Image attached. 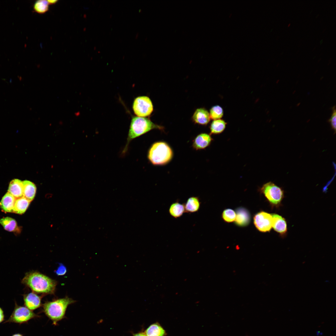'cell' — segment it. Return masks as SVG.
Segmentation results:
<instances>
[{
  "label": "cell",
  "mask_w": 336,
  "mask_h": 336,
  "mask_svg": "<svg viewBox=\"0 0 336 336\" xmlns=\"http://www.w3.org/2000/svg\"><path fill=\"white\" fill-rule=\"evenodd\" d=\"M212 140V139L209 134L201 133L195 139L193 146L196 150L203 149L208 146Z\"/></svg>",
  "instance_id": "obj_14"
},
{
  "label": "cell",
  "mask_w": 336,
  "mask_h": 336,
  "mask_svg": "<svg viewBox=\"0 0 336 336\" xmlns=\"http://www.w3.org/2000/svg\"><path fill=\"white\" fill-rule=\"evenodd\" d=\"M330 123L331 128L336 132V112L335 106L332 108V113L330 118L328 120Z\"/></svg>",
  "instance_id": "obj_26"
},
{
  "label": "cell",
  "mask_w": 336,
  "mask_h": 336,
  "mask_svg": "<svg viewBox=\"0 0 336 336\" xmlns=\"http://www.w3.org/2000/svg\"><path fill=\"white\" fill-rule=\"evenodd\" d=\"M192 119L195 123L203 125L207 124L211 119L208 111L203 108H198L196 110Z\"/></svg>",
  "instance_id": "obj_12"
},
{
  "label": "cell",
  "mask_w": 336,
  "mask_h": 336,
  "mask_svg": "<svg viewBox=\"0 0 336 336\" xmlns=\"http://www.w3.org/2000/svg\"><path fill=\"white\" fill-rule=\"evenodd\" d=\"M24 305L30 310H35L41 306V297L33 292L24 295Z\"/></svg>",
  "instance_id": "obj_10"
},
{
  "label": "cell",
  "mask_w": 336,
  "mask_h": 336,
  "mask_svg": "<svg viewBox=\"0 0 336 336\" xmlns=\"http://www.w3.org/2000/svg\"><path fill=\"white\" fill-rule=\"evenodd\" d=\"M272 227L282 236L285 235L287 232V226L285 219L277 214H272Z\"/></svg>",
  "instance_id": "obj_9"
},
{
  "label": "cell",
  "mask_w": 336,
  "mask_h": 336,
  "mask_svg": "<svg viewBox=\"0 0 336 336\" xmlns=\"http://www.w3.org/2000/svg\"><path fill=\"white\" fill-rule=\"evenodd\" d=\"M269 203L273 206L279 207L284 197V192L281 188L269 182L264 184L261 189Z\"/></svg>",
  "instance_id": "obj_5"
},
{
  "label": "cell",
  "mask_w": 336,
  "mask_h": 336,
  "mask_svg": "<svg viewBox=\"0 0 336 336\" xmlns=\"http://www.w3.org/2000/svg\"><path fill=\"white\" fill-rule=\"evenodd\" d=\"M22 283L35 293L53 294L55 291L57 282L37 271L26 273Z\"/></svg>",
  "instance_id": "obj_1"
},
{
  "label": "cell",
  "mask_w": 336,
  "mask_h": 336,
  "mask_svg": "<svg viewBox=\"0 0 336 336\" xmlns=\"http://www.w3.org/2000/svg\"><path fill=\"white\" fill-rule=\"evenodd\" d=\"M172 151L166 143L158 142L153 143L148 153V158L154 165H162L169 162L172 157Z\"/></svg>",
  "instance_id": "obj_4"
},
{
  "label": "cell",
  "mask_w": 336,
  "mask_h": 336,
  "mask_svg": "<svg viewBox=\"0 0 336 336\" xmlns=\"http://www.w3.org/2000/svg\"><path fill=\"white\" fill-rule=\"evenodd\" d=\"M57 0H48L47 1L49 4H53L57 2Z\"/></svg>",
  "instance_id": "obj_30"
},
{
  "label": "cell",
  "mask_w": 336,
  "mask_h": 336,
  "mask_svg": "<svg viewBox=\"0 0 336 336\" xmlns=\"http://www.w3.org/2000/svg\"><path fill=\"white\" fill-rule=\"evenodd\" d=\"M222 217L225 221L228 222H231L235 221L236 213L233 210L227 209L223 211Z\"/></svg>",
  "instance_id": "obj_25"
},
{
  "label": "cell",
  "mask_w": 336,
  "mask_h": 336,
  "mask_svg": "<svg viewBox=\"0 0 336 336\" xmlns=\"http://www.w3.org/2000/svg\"><path fill=\"white\" fill-rule=\"evenodd\" d=\"M23 182V197L30 202L34 198L36 190L35 185L32 182L28 180H24Z\"/></svg>",
  "instance_id": "obj_16"
},
{
  "label": "cell",
  "mask_w": 336,
  "mask_h": 336,
  "mask_svg": "<svg viewBox=\"0 0 336 336\" xmlns=\"http://www.w3.org/2000/svg\"><path fill=\"white\" fill-rule=\"evenodd\" d=\"M16 198L9 192L6 193L0 202V207L5 212H13Z\"/></svg>",
  "instance_id": "obj_15"
},
{
  "label": "cell",
  "mask_w": 336,
  "mask_h": 336,
  "mask_svg": "<svg viewBox=\"0 0 336 336\" xmlns=\"http://www.w3.org/2000/svg\"><path fill=\"white\" fill-rule=\"evenodd\" d=\"M209 114L210 118L214 120L220 119L223 116V111L220 106L216 105L211 109Z\"/></svg>",
  "instance_id": "obj_24"
},
{
  "label": "cell",
  "mask_w": 336,
  "mask_h": 336,
  "mask_svg": "<svg viewBox=\"0 0 336 336\" xmlns=\"http://www.w3.org/2000/svg\"><path fill=\"white\" fill-rule=\"evenodd\" d=\"M4 320V315L2 309L0 307V323Z\"/></svg>",
  "instance_id": "obj_28"
},
{
  "label": "cell",
  "mask_w": 336,
  "mask_h": 336,
  "mask_svg": "<svg viewBox=\"0 0 336 336\" xmlns=\"http://www.w3.org/2000/svg\"><path fill=\"white\" fill-rule=\"evenodd\" d=\"M226 124V123L222 119L214 120L210 126L211 133L217 134L221 133L224 130Z\"/></svg>",
  "instance_id": "obj_22"
},
{
  "label": "cell",
  "mask_w": 336,
  "mask_h": 336,
  "mask_svg": "<svg viewBox=\"0 0 336 336\" xmlns=\"http://www.w3.org/2000/svg\"><path fill=\"white\" fill-rule=\"evenodd\" d=\"M49 4L47 1L40 0L36 1L34 5L35 11L39 13H43L47 11Z\"/></svg>",
  "instance_id": "obj_23"
},
{
  "label": "cell",
  "mask_w": 336,
  "mask_h": 336,
  "mask_svg": "<svg viewBox=\"0 0 336 336\" xmlns=\"http://www.w3.org/2000/svg\"><path fill=\"white\" fill-rule=\"evenodd\" d=\"M12 336H23L22 335L20 334H13Z\"/></svg>",
  "instance_id": "obj_31"
},
{
  "label": "cell",
  "mask_w": 336,
  "mask_h": 336,
  "mask_svg": "<svg viewBox=\"0 0 336 336\" xmlns=\"http://www.w3.org/2000/svg\"><path fill=\"white\" fill-rule=\"evenodd\" d=\"M184 204L186 212L194 213L199 210L200 202L198 197L192 196L189 198Z\"/></svg>",
  "instance_id": "obj_17"
},
{
  "label": "cell",
  "mask_w": 336,
  "mask_h": 336,
  "mask_svg": "<svg viewBox=\"0 0 336 336\" xmlns=\"http://www.w3.org/2000/svg\"><path fill=\"white\" fill-rule=\"evenodd\" d=\"M30 201L24 197L16 198L13 212L18 214L24 213L28 208Z\"/></svg>",
  "instance_id": "obj_18"
},
{
  "label": "cell",
  "mask_w": 336,
  "mask_h": 336,
  "mask_svg": "<svg viewBox=\"0 0 336 336\" xmlns=\"http://www.w3.org/2000/svg\"><path fill=\"white\" fill-rule=\"evenodd\" d=\"M133 109L137 116L146 117L150 115L152 112L153 105L149 97L145 96H139L134 100Z\"/></svg>",
  "instance_id": "obj_7"
},
{
  "label": "cell",
  "mask_w": 336,
  "mask_h": 336,
  "mask_svg": "<svg viewBox=\"0 0 336 336\" xmlns=\"http://www.w3.org/2000/svg\"><path fill=\"white\" fill-rule=\"evenodd\" d=\"M290 25H291V24H290V23L288 25V27Z\"/></svg>",
  "instance_id": "obj_33"
},
{
  "label": "cell",
  "mask_w": 336,
  "mask_h": 336,
  "mask_svg": "<svg viewBox=\"0 0 336 336\" xmlns=\"http://www.w3.org/2000/svg\"><path fill=\"white\" fill-rule=\"evenodd\" d=\"M169 211L173 217L175 218L180 217L185 212L184 204L178 201L174 202L170 206Z\"/></svg>",
  "instance_id": "obj_19"
},
{
  "label": "cell",
  "mask_w": 336,
  "mask_h": 336,
  "mask_svg": "<svg viewBox=\"0 0 336 336\" xmlns=\"http://www.w3.org/2000/svg\"><path fill=\"white\" fill-rule=\"evenodd\" d=\"M25 306H19L15 304L13 311L8 320L4 323H15L19 324L27 322L30 319L38 317Z\"/></svg>",
  "instance_id": "obj_6"
},
{
  "label": "cell",
  "mask_w": 336,
  "mask_h": 336,
  "mask_svg": "<svg viewBox=\"0 0 336 336\" xmlns=\"http://www.w3.org/2000/svg\"><path fill=\"white\" fill-rule=\"evenodd\" d=\"M80 112H77L75 113V115H76L77 116H79L80 115Z\"/></svg>",
  "instance_id": "obj_32"
},
{
  "label": "cell",
  "mask_w": 336,
  "mask_h": 336,
  "mask_svg": "<svg viewBox=\"0 0 336 336\" xmlns=\"http://www.w3.org/2000/svg\"><path fill=\"white\" fill-rule=\"evenodd\" d=\"M67 271V268L63 264H60L55 273L58 276H63L65 275Z\"/></svg>",
  "instance_id": "obj_27"
},
{
  "label": "cell",
  "mask_w": 336,
  "mask_h": 336,
  "mask_svg": "<svg viewBox=\"0 0 336 336\" xmlns=\"http://www.w3.org/2000/svg\"><path fill=\"white\" fill-rule=\"evenodd\" d=\"M8 191L16 198L23 197V182L17 179L12 180L9 184Z\"/></svg>",
  "instance_id": "obj_13"
},
{
  "label": "cell",
  "mask_w": 336,
  "mask_h": 336,
  "mask_svg": "<svg viewBox=\"0 0 336 336\" xmlns=\"http://www.w3.org/2000/svg\"><path fill=\"white\" fill-rule=\"evenodd\" d=\"M272 214L261 211L256 214L254 218V224L259 231H269L272 228Z\"/></svg>",
  "instance_id": "obj_8"
},
{
  "label": "cell",
  "mask_w": 336,
  "mask_h": 336,
  "mask_svg": "<svg viewBox=\"0 0 336 336\" xmlns=\"http://www.w3.org/2000/svg\"><path fill=\"white\" fill-rule=\"evenodd\" d=\"M235 223L240 226H245L247 225L250 220V216L249 212L244 208L240 207L237 208L236 211Z\"/></svg>",
  "instance_id": "obj_11"
},
{
  "label": "cell",
  "mask_w": 336,
  "mask_h": 336,
  "mask_svg": "<svg viewBox=\"0 0 336 336\" xmlns=\"http://www.w3.org/2000/svg\"><path fill=\"white\" fill-rule=\"evenodd\" d=\"M163 128L155 124L149 118L137 116H132L128 132L127 142L122 151L125 154L127 152L129 144L133 139L148 132L154 129L161 130Z\"/></svg>",
  "instance_id": "obj_2"
},
{
  "label": "cell",
  "mask_w": 336,
  "mask_h": 336,
  "mask_svg": "<svg viewBox=\"0 0 336 336\" xmlns=\"http://www.w3.org/2000/svg\"><path fill=\"white\" fill-rule=\"evenodd\" d=\"M144 333L147 336H164L165 331L159 324L156 323L149 326Z\"/></svg>",
  "instance_id": "obj_20"
},
{
  "label": "cell",
  "mask_w": 336,
  "mask_h": 336,
  "mask_svg": "<svg viewBox=\"0 0 336 336\" xmlns=\"http://www.w3.org/2000/svg\"><path fill=\"white\" fill-rule=\"evenodd\" d=\"M75 301L68 296L46 302L43 305V311L46 315L56 325L64 318L68 306Z\"/></svg>",
  "instance_id": "obj_3"
},
{
  "label": "cell",
  "mask_w": 336,
  "mask_h": 336,
  "mask_svg": "<svg viewBox=\"0 0 336 336\" xmlns=\"http://www.w3.org/2000/svg\"><path fill=\"white\" fill-rule=\"evenodd\" d=\"M0 223L5 230L9 231L15 232L19 229L16 220L11 217L2 218L0 220Z\"/></svg>",
  "instance_id": "obj_21"
},
{
  "label": "cell",
  "mask_w": 336,
  "mask_h": 336,
  "mask_svg": "<svg viewBox=\"0 0 336 336\" xmlns=\"http://www.w3.org/2000/svg\"><path fill=\"white\" fill-rule=\"evenodd\" d=\"M133 336H147L144 332H140L133 334Z\"/></svg>",
  "instance_id": "obj_29"
}]
</instances>
